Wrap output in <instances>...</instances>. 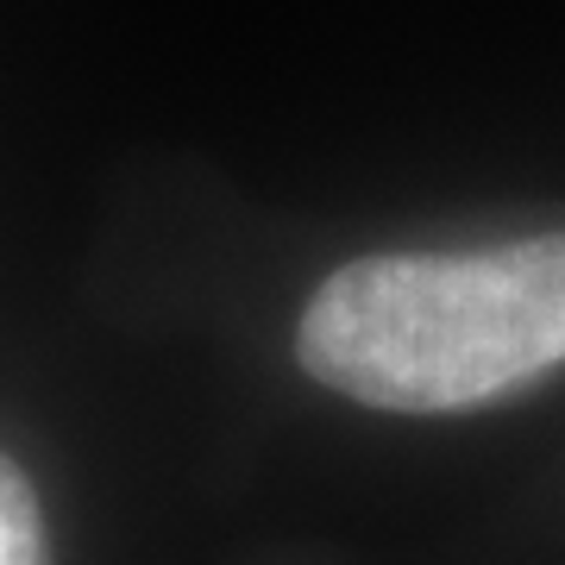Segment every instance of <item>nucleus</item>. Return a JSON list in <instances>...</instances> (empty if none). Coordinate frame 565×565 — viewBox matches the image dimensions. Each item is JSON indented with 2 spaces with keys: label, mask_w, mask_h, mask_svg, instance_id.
<instances>
[{
  "label": "nucleus",
  "mask_w": 565,
  "mask_h": 565,
  "mask_svg": "<svg viewBox=\"0 0 565 565\" xmlns=\"http://www.w3.org/2000/svg\"><path fill=\"white\" fill-rule=\"evenodd\" d=\"M0 565H44V515L25 471L0 452Z\"/></svg>",
  "instance_id": "f03ea898"
},
{
  "label": "nucleus",
  "mask_w": 565,
  "mask_h": 565,
  "mask_svg": "<svg viewBox=\"0 0 565 565\" xmlns=\"http://www.w3.org/2000/svg\"><path fill=\"white\" fill-rule=\"evenodd\" d=\"M296 359L384 415H459L565 364V226L484 252H384L308 296Z\"/></svg>",
  "instance_id": "f257e3e1"
}]
</instances>
